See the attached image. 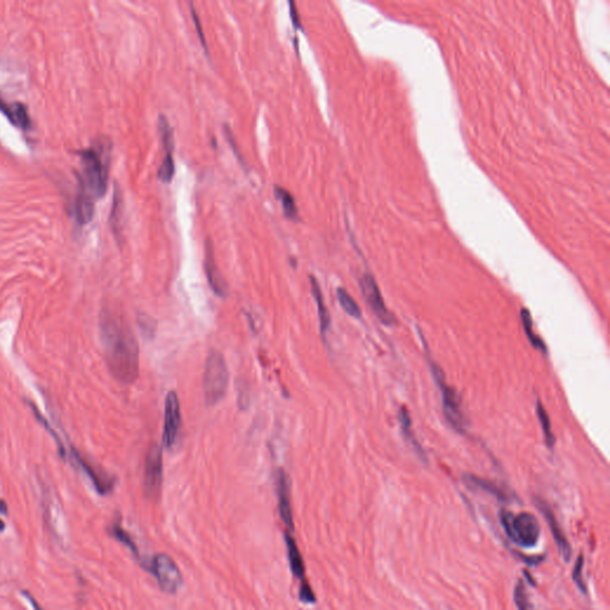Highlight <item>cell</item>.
<instances>
[{
    "label": "cell",
    "mask_w": 610,
    "mask_h": 610,
    "mask_svg": "<svg viewBox=\"0 0 610 610\" xmlns=\"http://www.w3.org/2000/svg\"><path fill=\"white\" fill-rule=\"evenodd\" d=\"M99 332L110 373L122 384L136 382L140 375V349L130 325L114 310L104 309Z\"/></svg>",
    "instance_id": "cell-1"
},
{
    "label": "cell",
    "mask_w": 610,
    "mask_h": 610,
    "mask_svg": "<svg viewBox=\"0 0 610 610\" xmlns=\"http://www.w3.org/2000/svg\"><path fill=\"white\" fill-rule=\"evenodd\" d=\"M109 150L104 147L86 149L82 152V176L79 191L92 200L105 195L109 179Z\"/></svg>",
    "instance_id": "cell-2"
},
{
    "label": "cell",
    "mask_w": 610,
    "mask_h": 610,
    "mask_svg": "<svg viewBox=\"0 0 610 610\" xmlns=\"http://www.w3.org/2000/svg\"><path fill=\"white\" fill-rule=\"evenodd\" d=\"M229 385V370L223 354L212 349L207 356L203 373L204 401L207 407H214L226 397Z\"/></svg>",
    "instance_id": "cell-3"
},
{
    "label": "cell",
    "mask_w": 610,
    "mask_h": 610,
    "mask_svg": "<svg viewBox=\"0 0 610 610\" xmlns=\"http://www.w3.org/2000/svg\"><path fill=\"white\" fill-rule=\"evenodd\" d=\"M500 521L505 534L514 544L521 547H534L540 539L539 521L531 512H512L501 510Z\"/></svg>",
    "instance_id": "cell-4"
},
{
    "label": "cell",
    "mask_w": 610,
    "mask_h": 610,
    "mask_svg": "<svg viewBox=\"0 0 610 610\" xmlns=\"http://www.w3.org/2000/svg\"><path fill=\"white\" fill-rule=\"evenodd\" d=\"M138 562L145 571H148L154 578L157 579L159 587L164 592L176 594L180 587L183 585V576L180 573L176 563L169 556L160 553L152 559L141 558Z\"/></svg>",
    "instance_id": "cell-5"
},
{
    "label": "cell",
    "mask_w": 610,
    "mask_h": 610,
    "mask_svg": "<svg viewBox=\"0 0 610 610\" xmlns=\"http://www.w3.org/2000/svg\"><path fill=\"white\" fill-rule=\"evenodd\" d=\"M428 361L431 365L433 378L441 390L442 410H443L445 417L450 422V426L453 428L454 431L462 434L466 431V420L464 417V414H462L460 397L458 395L455 389L448 387L445 383V377H443L440 366L433 363L431 360H428Z\"/></svg>",
    "instance_id": "cell-6"
},
{
    "label": "cell",
    "mask_w": 610,
    "mask_h": 610,
    "mask_svg": "<svg viewBox=\"0 0 610 610\" xmlns=\"http://www.w3.org/2000/svg\"><path fill=\"white\" fill-rule=\"evenodd\" d=\"M164 481V459L162 448L159 445H152L147 452L143 476V490L149 500H157L161 493Z\"/></svg>",
    "instance_id": "cell-7"
},
{
    "label": "cell",
    "mask_w": 610,
    "mask_h": 610,
    "mask_svg": "<svg viewBox=\"0 0 610 610\" xmlns=\"http://www.w3.org/2000/svg\"><path fill=\"white\" fill-rule=\"evenodd\" d=\"M360 289H361L363 296L366 299V303L371 308L373 313L376 315L377 318L387 327L396 325L397 321H396L395 316L387 309L382 292H380L379 286L377 284L376 279L372 274L366 273L363 275V278L360 279Z\"/></svg>",
    "instance_id": "cell-8"
},
{
    "label": "cell",
    "mask_w": 610,
    "mask_h": 610,
    "mask_svg": "<svg viewBox=\"0 0 610 610\" xmlns=\"http://www.w3.org/2000/svg\"><path fill=\"white\" fill-rule=\"evenodd\" d=\"M181 428V410H180L179 397L176 392L171 391L164 399V431H162V445L164 448L171 450L176 443Z\"/></svg>",
    "instance_id": "cell-9"
},
{
    "label": "cell",
    "mask_w": 610,
    "mask_h": 610,
    "mask_svg": "<svg viewBox=\"0 0 610 610\" xmlns=\"http://www.w3.org/2000/svg\"><path fill=\"white\" fill-rule=\"evenodd\" d=\"M274 481L278 498L279 515L286 527L294 531V514L291 507V483L289 476L284 469H278L274 476Z\"/></svg>",
    "instance_id": "cell-10"
},
{
    "label": "cell",
    "mask_w": 610,
    "mask_h": 610,
    "mask_svg": "<svg viewBox=\"0 0 610 610\" xmlns=\"http://www.w3.org/2000/svg\"><path fill=\"white\" fill-rule=\"evenodd\" d=\"M72 453H73L75 462H78L80 469L86 474L89 479L92 481L94 489H96V491H97L99 495L105 496V495H108V493H111V491L114 490V478L109 476V474H105L104 471H102V469L97 467V466L91 464L89 460H86L85 458L82 457V454L79 453L78 450H75L74 448H72Z\"/></svg>",
    "instance_id": "cell-11"
},
{
    "label": "cell",
    "mask_w": 610,
    "mask_h": 610,
    "mask_svg": "<svg viewBox=\"0 0 610 610\" xmlns=\"http://www.w3.org/2000/svg\"><path fill=\"white\" fill-rule=\"evenodd\" d=\"M204 268H205V274H207V283L212 287L214 294L219 296V298L227 297L228 284L223 275L221 273L219 264L216 260L215 252L212 248V241L207 240L205 245V260H204Z\"/></svg>",
    "instance_id": "cell-12"
},
{
    "label": "cell",
    "mask_w": 610,
    "mask_h": 610,
    "mask_svg": "<svg viewBox=\"0 0 610 610\" xmlns=\"http://www.w3.org/2000/svg\"><path fill=\"white\" fill-rule=\"evenodd\" d=\"M536 508L539 509L540 512L544 515L545 519L547 521L548 527L551 529L552 536L554 538L560 556L563 557V559L566 563H569L571 559L572 548L569 544V540L564 534L563 529L560 528L559 522L557 520L554 512H552V509L548 507L547 503L543 500L536 498Z\"/></svg>",
    "instance_id": "cell-13"
},
{
    "label": "cell",
    "mask_w": 610,
    "mask_h": 610,
    "mask_svg": "<svg viewBox=\"0 0 610 610\" xmlns=\"http://www.w3.org/2000/svg\"><path fill=\"white\" fill-rule=\"evenodd\" d=\"M464 481H465L466 485H469V488L481 490L484 493H489L491 496L496 497L497 500H500V501L512 502L517 498L512 491H508L495 481H488V479L477 477L474 474H466L464 476Z\"/></svg>",
    "instance_id": "cell-14"
},
{
    "label": "cell",
    "mask_w": 610,
    "mask_h": 610,
    "mask_svg": "<svg viewBox=\"0 0 610 610\" xmlns=\"http://www.w3.org/2000/svg\"><path fill=\"white\" fill-rule=\"evenodd\" d=\"M309 280L311 292H313V298H315V303H316L317 305L318 317H320V329H321L322 337H323V340H325L327 332H329L330 325H332L330 313H329L328 308H327V305H325V297H323V294H322L320 283H318V280H317L313 275H310Z\"/></svg>",
    "instance_id": "cell-15"
},
{
    "label": "cell",
    "mask_w": 610,
    "mask_h": 610,
    "mask_svg": "<svg viewBox=\"0 0 610 610\" xmlns=\"http://www.w3.org/2000/svg\"><path fill=\"white\" fill-rule=\"evenodd\" d=\"M285 539L286 550H287V558H289L290 567L291 571L294 573V577L301 579V582H305V565L303 557H301V551L296 544V540L292 538L290 533H286L284 536Z\"/></svg>",
    "instance_id": "cell-16"
},
{
    "label": "cell",
    "mask_w": 610,
    "mask_h": 610,
    "mask_svg": "<svg viewBox=\"0 0 610 610\" xmlns=\"http://www.w3.org/2000/svg\"><path fill=\"white\" fill-rule=\"evenodd\" d=\"M398 419L404 438L407 439L408 442H410L411 446H413L415 452L417 454V457L420 459H422L423 462H427V455L424 453V450H422V447L417 442V440L415 439L414 431H413V422H411L410 415H409L407 408L402 407L399 409Z\"/></svg>",
    "instance_id": "cell-17"
},
{
    "label": "cell",
    "mask_w": 610,
    "mask_h": 610,
    "mask_svg": "<svg viewBox=\"0 0 610 610\" xmlns=\"http://www.w3.org/2000/svg\"><path fill=\"white\" fill-rule=\"evenodd\" d=\"M94 214V200L86 193L79 191L75 200V216L79 223L86 224L90 222Z\"/></svg>",
    "instance_id": "cell-18"
},
{
    "label": "cell",
    "mask_w": 610,
    "mask_h": 610,
    "mask_svg": "<svg viewBox=\"0 0 610 610\" xmlns=\"http://www.w3.org/2000/svg\"><path fill=\"white\" fill-rule=\"evenodd\" d=\"M274 193H275L277 200L282 204L283 212L285 214L286 217L292 219V221H297L299 219V214H298L297 205L294 202V196L287 190L280 188V186L274 188Z\"/></svg>",
    "instance_id": "cell-19"
},
{
    "label": "cell",
    "mask_w": 610,
    "mask_h": 610,
    "mask_svg": "<svg viewBox=\"0 0 610 610\" xmlns=\"http://www.w3.org/2000/svg\"><path fill=\"white\" fill-rule=\"evenodd\" d=\"M521 320H522V323H524L526 337H527V339H528L529 342H531L533 347L536 349H539V351H541L543 353L547 352V347H546L544 341L541 340V339L536 335V332H534V325H533L532 316H531L528 310L522 309V311H521Z\"/></svg>",
    "instance_id": "cell-20"
},
{
    "label": "cell",
    "mask_w": 610,
    "mask_h": 610,
    "mask_svg": "<svg viewBox=\"0 0 610 610\" xmlns=\"http://www.w3.org/2000/svg\"><path fill=\"white\" fill-rule=\"evenodd\" d=\"M337 301L340 303L341 308L344 309V313L353 318H356V320L361 318L363 313H361L359 305L344 287H339L337 290Z\"/></svg>",
    "instance_id": "cell-21"
},
{
    "label": "cell",
    "mask_w": 610,
    "mask_h": 610,
    "mask_svg": "<svg viewBox=\"0 0 610 610\" xmlns=\"http://www.w3.org/2000/svg\"><path fill=\"white\" fill-rule=\"evenodd\" d=\"M536 414H538V419H539L540 424H541V429L544 431V438L545 442H546V446L548 448H553L554 447V442H556V439H554V435L552 433V426H551V420H550V416H548L547 411L545 409L544 405L541 402H538L536 404Z\"/></svg>",
    "instance_id": "cell-22"
},
{
    "label": "cell",
    "mask_w": 610,
    "mask_h": 610,
    "mask_svg": "<svg viewBox=\"0 0 610 610\" xmlns=\"http://www.w3.org/2000/svg\"><path fill=\"white\" fill-rule=\"evenodd\" d=\"M111 536L116 538V539L122 543V544L126 546V547L129 548L131 553H133L135 558H136L137 562L141 559L142 557L140 556V552H138V548H137L136 544H135V541H134L133 538L130 536L129 533L126 532L124 529L122 528L121 526L118 524H115L112 527H111Z\"/></svg>",
    "instance_id": "cell-23"
},
{
    "label": "cell",
    "mask_w": 610,
    "mask_h": 610,
    "mask_svg": "<svg viewBox=\"0 0 610 610\" xmlns=\"http://www.w3.org/2000/svg\"><path fill=\"white\" fill-rule=\"evenodd\" d=\"M8 118L13 126H20V129H27L30 126V118L27 109L22 104L11 105Z\"/></svg>",
    "instance_id": "cell-24"
},
{
    "label": "cell",
    "mask_w": 610,
    "mask_h": 610,
    "mask_svg": "<svg viewBox=\"0 0 610 610\" xmlns=\"http://www.w3.org/2000/svg\"><path fill=\"white\" fill-rule=\"evenodd\" d=\"M159 133H160L161 141L166 149V152H172L174 148V138H173V130L169 126V122L164 115L159 117Z\"/></svg>",
    "instance_id": "cell-25"
},
{
    "label": "cell",
    "mask_w": 610,
    "mask_h": 610,
    "mask_svg": "<svg viewBox=\"0 0 610 610\" xmlns=\"http://www.w3.org/2000/svg\"><path fill=\"white\" fill-rule=\"evenodd\" d=\"M176 172V164L173 160L172 152H166V157L160 164V169L157 171V176L162 183H171Z\"/></svg>",
    "instance_id": "cell-26"
},
{
    "label": "cell",
    "mask_w": 610,
    "mask_h": 610,
    "mask_svg": "<svg viewBox=\"0 0 610 610\" xmlns=\"http://www.w3.org/2000/svg\"><path fill=\"white\" fill-rule=\"evenodd\" d=\"M583 554H579L578 558H577V560H576L575 567H573V572H572V578H573V580H575L576 585L578 587L579 590L582 591L583 594H587V584H585V582H584L583 579Z\"/></svg>",
    "instance_id": "cell-27"
},
{
    "label": "cell",
    "mask_w": 610,
    "mask_h": 610,
    "mask_svg": "<svg viewBox=\"0 0 610 610\" xmlns=\"http://www.w3.org/2000/svg\"><path fill=\"white\" fill-rule=\"evenodd\" d=\"M514 599H515L517 610H529V599L527 592H526L524 580H519L515 591H514Z\"/></svg>",
    "instance_id": "cell-28"
},
{
    "label": "cell",
    "mask_w": 610,
    "mask_h": 610,
    "mask_svg": "<svg viewBox=\"0 0 610 610\" xmlns=\"http://www.w3.org/2000/svg\"><path fill=\"white\" fill-rule=\"evenodd\" d=\"M30 407H32V411H34V414H35L36 419L39 420V422L44 423V428H46L47 431H51V436L55 439V441L58 442V447H59L60 454H61L63 457H65V447H63V442H61V440H60L59 436L56 435L54 429H53V428L49 426V423L47 422V420L44 419V416H42V414H41V413L37 410V408H36L35 405H34V404L32 403H30Z\"/></svg>",
    "instance_id": "cell-29"
},
{
    "label": "cell",
    "mask_w": 610,
    "mask_h": 610,
    "mask_svg": "<svg viewBox=\"0 0 610 610\" xmlns=\"http://www.w3.org/2000/svg\"><path fill=\"white\" fill-rule=\"evenodd\" d=\"M299 599H301V602L305 603H313L316 601V596L313 594V589L306 580L301 582V589H299Z\"/></svg>",
    "instance_id": "cell-30"
},
{
    "label": "cell",
    "mask_w": 610,
    "mask_h": 610,
    "mask_svg": "<svg viewBox=\"0 0 610 610\" xmlns=\"http://www.w3.org/2000/svg\"><path fill=\"white\" fill-rule=\"evenodd\" d=\"M191 15L192 18H193V23L196 25L197 34L200 36V42L203 44L204 49L207 51V41H205V36H204L203 29H202L200 16H198V13H197L196 10L193 8V5H191Z\"/></svg>",
    "instance_id": "cell-31"
},
{
    "label": "cell",
    "mask_w": 610,
    "mask_h": 610,
    "mask_svg": "<svg viewBox=\"0 0 610 610\" xmlns=\"http://www.w3.org/2000/svg\"><path fill=\"white\" fill-rule=\"evenodd\" d=\"M289 5L290 13H291V20H292V23H294V27H301V20H299V16H298L297 10H296V5H294V1H291Z\"/></svg>",
    "instance_id": "cell-32"
},
{
    "label": "cell",
    "mask_w": 610,
    "mask_h": 610,
    "mask_svg": "<svg viewBox=\"0 0 610 610\" xmlns=\"http://www.w3.org/2000/svg\"><path fill=\"white\" fill-rule=\"evenodd\" d=\"M8 514V505L4 501L0 500V515H6ZM5 529V524L0 520V532H3Z\"/></svg>",
    "instance_id": "cell-33"
},
{
    "label": "cell",
    "mask_w": 610,
    "mask_h": 610,
    "mask_svg": "<svg viewBox=\"0 0 610 610\" xmlns=\"http://www.w3.org/2000/svg\"><path fill=\"white\" fill-rule=\"evenodd\" d=\"M10 108H11V105H8V104L3 100V98L0 97V111H1L3 114L6 115L8 117V114H10Z\"/></svg>",
    "instance_id": "cell-34"
}]
</instances>
